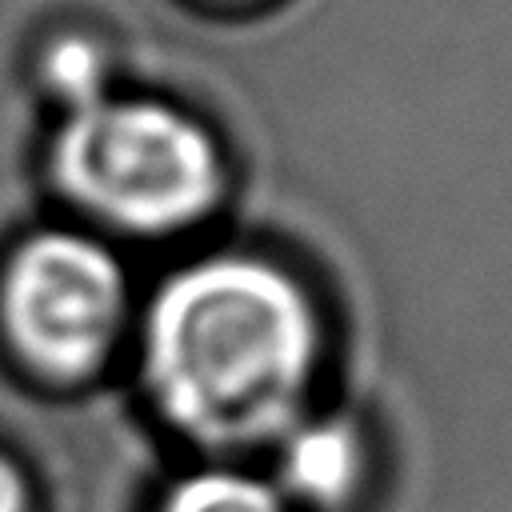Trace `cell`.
Instances as JSON below:
<instances>
[{
  "mask_svg": "<svg viewBox=\"0 0 512 512\" xmlns=\"http://www.w3.org/2000/svg\"><path fill=\"white\" fill-rule=\"evenodd\" d=\"M0 512H28V484L8 456H0Z\"/></svg>",
  "mask_w": 512,
  "mask_h": 512,
  "instance_id": "cell-7",
  "label": "cell"
},
{
  "mask_svg": "<svg viewBox=\"0 0 512 512\" xmlns=\"http://www.w3.org/2000/svg\"><path fill=\"white\" fill-rule=\"evenodd\" d=\"M44 76H48L52 92L68 108L104 96V56H100V48L92 40L64 36V40L48 44V52H44Z\"/></svg>",
  "mask_w": 512,
  "mask_h": 512,
  "instance_id": "cell-6",
  "label": "cell"
},
{
  "mask_svg": "<svg viewBox=\"0 0 512 512\" xmlns=\"http://www.w3.org/2000/svg\"><path fill=\"white\" fill-rule=\"evenodd\" d=\"M128 312L120 260L84 232H36L0 272V324L12 348L52 380L104 364Z\"/></svg>",
  "mask_w": 512,
  "mask_h": 512,
  "instance_id": "cell-3",
  "label": "cell"
},
{
  "mask_svg": "<svg viewBox=\"0 0 512 512\" xmlns=\"http://www.w3.org/2000/svg\"><path fill=\"white\" fill-rule=\"evenodd\" d=\"M52 176L72 204L140 236L196 224L224 192V160L200 120L164 100L108 92L68 108Z\"/></svg>",
  "mask_w": 512,
  "mask_h": 512,
  "instance_id": "cell-2",
  "label": "cell"
},
{
  "mask_svg": "<svg viewBox=\"0 0 512 512\" xmlns=\"http://www.w3.org/2000/svg\"><path fill=\"white\" fill-rule=\"evenodd\" d=\"M160 512H284L272 484L236 468H204L184 476L160 504Z\"/></svg>",
  "mask_w": 512,
  "mask_h": 512,
  "instance_id": "cell-5",
  "label": "cell"
},
{
  "mask_svg": "<svg viewBox=\"0 0 512 512\" xmlns=\"http://www.w3.org/2000/svg\"><path fill=\"white\" fill-rule=\"evenodd\" d=\"M280 436V480L292 496L308 504H340L352 496L364 472V444L348 420H296Z\"/></svg>",
  "mask_w": 512,
  "mask_h": 512,
  "instance_id": "cell-4",
  "label": "cell"
},
{
  "mask_svg": "<svg viewBox=\"0 0 512 512\" xmlns=\"http://www.w3.org/2000/svg\"><path fill=\"white\" fill-rule=\"evenodd\" d=\"M320 356L308 292L272 260L204 256L172 272L144 316L156 408L208 448H244L296 424Z\"/></svg>",
  "mask_w": 512,
  "mask_h": 512,
  "instance_id": "cell-1",
  "label": "cell"
}]
</instances>
